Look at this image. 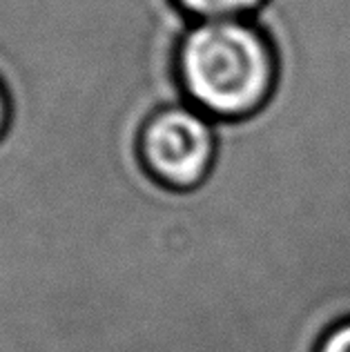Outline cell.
<instances>
[{"label":"cell","mask_w":350,"mask_h":352,"mask_svg":"<svg viewBox=\"0 0 350 352\" xmlns=\"http://www.w3.org/2000/svg\"><path fill=\"white\" fill-rule=\"evenodd\" d=\"M5 123V105H3V98H0V129H3Z\"/></svg>","instance_id":"cell-5"},{"label":"cell","mask_w":350,"mask_h":352,"mask_svg":"<svg viewBox=\"0 0 350 352\" xmlns=\"http://www.w3.org/2000/svg\"><path fill=\"white\" fill-rule=\"evenodd\" d=\"M317 352H350V319L328 330Z\"/></svg>","instance_id":"cell-4"},{"label":"cell","mask_w":350,"mask_h":352,"mask_svg":"<svg viewBox=\"0 0 350 352\" xmlns=\"http://www.w3.org/2000/svg\"><path fill=\"white\" fill-rule=\"evenodd\" d=\"M177 67L183 91L208 118L252 116L277 85L272 43L248 18L197 23L183 36Z\"/></svg>","instance_id":"cell-1"},{"label":"cell","mask_w":350,"mask_h":352,"mask_svg":"<svg viewBox=\"0 0 350 352\" xmlns=\"http://www.w3.org/2000/svg\"><path fill=\"white\" fill-rule=\"evenodd\" d=\"M145 168L172 190H192L206 181L217 154L215 129L197 107H170L147 120L141 136Z\"/></svg>","instance_id":"cell-2"},{"label":"cell","mask_w":350,"mask_h":352,"mask_svg":"<svg viewBox=\"0 0 350 352\" xmlns=\"http://www.w3.org/2000/svg\"><path fill=\"white\" fill-rule=\"evenodd\" d=\"M181 12L204 21H239L268 5V0H174Z\"/></svg>","instance_id":"cell-3"}]
</instances>
